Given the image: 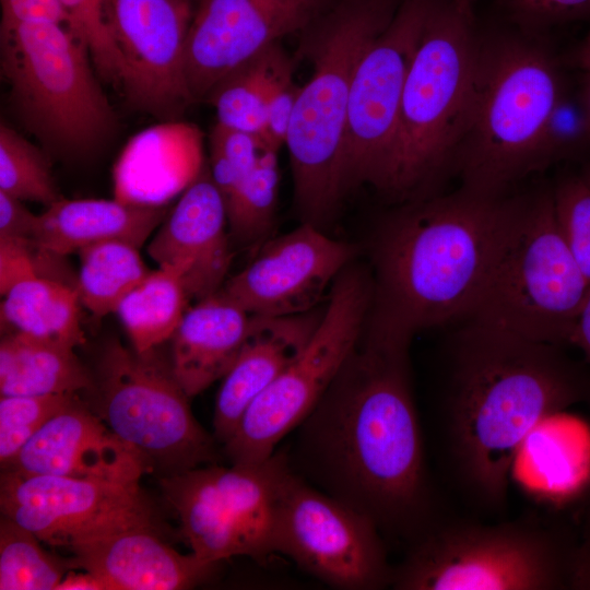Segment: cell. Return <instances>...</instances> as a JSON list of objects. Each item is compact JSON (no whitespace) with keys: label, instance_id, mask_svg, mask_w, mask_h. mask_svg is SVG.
Returning a JSON list of instances; mask_svg holds the SVG:
<instances>
[{"label":"cell","instance_id":"6da1fadb","mask_svg":"<svg viewBox=\"0 0 590 590\" xmlns=\"http://www.w3.org/2000/svg\"><path fill=\"white\" fill-rule=\"evenodd\" d=\"M366 330L298 425L299 458L322 492L415 542L438 522L410 382L413 334L373 315Z\"/></svg>","mask_w":590,"mask_h":590},{"label":"cell","instance_id":"7a4b0ae2","mask_svg":"<svg viewBox=\"0 0 590 590\" xmlns=\"http://www.w3.org/2000/svg\"><path fill=\"white\" fill-rule=\"evenodd\" d=\"M560 345L469 322L458 334L440 429L453 483L502 510L519 450L548 417L590 400V377Z\"/></svg>","mask_w":590,"mask_h":590},{"label":"cell","instance_id":"3957f363","mask_svg":"<svg viewBox=\"0 0 590 590\" xmlns=\"http://www.w3.org/2000/svg\"><path fill=\"white\" fill-rule=\"evenodd\" d=\"M516 199L462 187L414 201L385 225L376 251V317L410 333L469 318Z\"/></svg>","mask_w":590,"mask_h":590},{"label":"cell","instance_id":"277c9868","mask_svg":"<svg viewBox=\"0 0 590 590\" xmlns=\"http://www.w3.org/2000/svg\"><path fill=\"white\" fill-rule=\"evenodd\" d=\"M564 98L550 56L528 39L480 42L473 114L453 162L463 187L500 196L558 151L554 119Z\"/></svg>","mask_w":590,"mask_h":590},{"label":"cell","instance_id":"5b68a950","mask_svg":"<svg viewBox=\"0 0 590 590\" xmlns=\"http://www.w3.org/2000/svg\"><path fill=\"white\" fill-rule=\"evenodd\" d=\"M399 4L398 0H338L299 33L298 52L314 70L302 86L285 145L294 199L306 222L315 224L328 216L343 197L341 156L354 72Z\"/></svg>","mask_w":590,"mask_h":590},{"label":"cell","instance_id":"8992f818","mask_svg":"<svg viewBox=\"0 0 590 590\" xmlns=\"http://www.w3.org/2000/svg\"><path fill=\"white\" fill-rule=\"evenodd\" d=\"M480 40L473 16L432 0L401 99L384 193L416 194L452 163L473 114Z\"/></svg>","mask_w":590,"mask_h":590},{"label":"cell","instance_id":"52a82bcc","mask_svg":"<svg viewBox=\"0 0 590 590\" xmlns=\"http://www.w3.org/2000/svg\"><path fill=\"white\" fill-rule=\"evenodd\" d=\"M0 45L12 109L48 152L82 160L106 144L116 114L92 71L88 50L64 24L21 23L0 31Z\"/></svg>","mask_w":590,"mask_h":590},{"label":"cell","instance_id":"ba28073f","mask_svg":"<svg viewBox=\"0 0 590 590\" xmlns=\"http://www.w3.org/2000/svg\"><path fill=\"white\" fill-rule=\"evenodd\" d=\"M590 291L558 228L552 191L516 204L469 321L531 341L569 344Z\"/></svg>","mask_w":590,"mask_h":590},{"label":"cell","instance_id":"9c48e42d","mask_svg":"<svg viewBox=\"0 0 590 590\" xmlns=\"http://www.w3.org/2000/svg\"><path fill=\"white\" fill-rule=\"evenodd\" d=\"M574 548L539 524H436L392 570L399 590L569 588Z\"/></svg>","mask_w":590,"mask_h":590},{"label":"cell","instance_id":"30bf717a","mask_svg":"<svg viewBox=\"0 0 590 590\" xmlns=\"http://www.w3.org/2000/svg\"><path fill=\"white\" fill-rule=\"evenodd\" d=\"M92 390L94 412L131 447L148 471L163 476L215 463L214 436L194 418L170 359L109 340L101 351Z\"/></svg>","mask_w":590,"mask_h":590},{"label":"cell","instance_id":"8fae6325","mask_svg":"<svg viewBox=\"0 0 590 590\" xmlns=\"http://www.w3.org/2000/svg\"><path fill=\"white\" fill-rule=\"evenodd\" d=\"M374 292L362 271L341 272L306 347L249 404L223 445L231 463L267 460L276 451L278 444L308 416L362 337Z\"/></svg>","mask_w":590,"mask_h":590},{"label":"cell","instance_id":"7c38bea8","mask_svg":"<svg viewBox=\"0 0 590 590\" xmlns=\"http://www.w3.org/2000/svg\"><path fill=\"white\" fill-rule=\"evenodd\" d=\"M287 457L252 464L215 463L161 477L191 552L211 564L275 554V523Z\"/></svg>","mask_w":590,"mask_h":590},{"label":"cell","instance_id":"4fadbf2b","mask_svg":"<svg viewBox=\"0 0 590 590\" xmlns=\"http://www.w3.org/2000/svg\"><path fill=\"white\" fill-rule=\"evenodd\" d=\"M432 0H402L354 72L341 156V191L369 185L384 191L406 75Z\"/></svg>","mask_w":590,"mask_h":590},{"label":"cell","instance_id":"5bb4252c","mask_svg":"<svg viewBox=\"0 0 590 590\" xmlns=\"http://www.w3.org/2000/svg\"><path fill=\"white\" fill-rule=\"evenodd\" d=\"M335 588L391 585L382 534L365 515L312 486L292 469L281 486L275 554Z\"/></svg>","mask_w":590,"mask_h":590},{"label":"cell","instance_id":"9a60e30c","mask_svg":"<svg viewBox=\"0 0 590 590\" xmlns=\"http://www.w3.org/2000/svg\"><path fill=\"white\" fill-rule=\"evenodd\" d=\"M1 515L52 546L117 529L155 526L139 482H116L2 470Z\"/></svg>","mask_w":590,"mask_h":590},{"label":"cell","instance_id":"2e32d148","mask_svg":"<svg viewBox=\"0 0 590 590\" xmlns=\"http://www.w3.org/2000/svg\"><path fill=\"white\" fill-rule=\"evenodd\" d=\"M184 54L190 103L206 102L231 73L271 45L300 33L332 0H190Z\"/></svg>","mask_w":590,"mask_h":590},{"label":"cell","instance_id":"e0dca14e","mask_svg":"<svg viewBox=\"0 0 590 590\" xmlns=\"http://www.w3.org/2000/svg\"><path fill=\"white\" fill-rule=\"evenodd\" d=\"M190 0H107L106 20L125 76L121 88L135 109L177 118L191 103L184 80Z\"/></svg>","mask_w":590,"mask_h":590},{"label":"cell","instance_id":"ac0fdd59","mask_svg":"<svg viewBox=\"0 0 590 590\" xmlns=\"http://www.w3.org/2000/svg\"><path fill=\"white\" fill-rule=\"evenodd\" d=\"M354 255V248L305 222L267 241L221 287L250 316L282 317L315 309Z\"/></svg>","mask_w":590,"mask_h":590},{"label":"cell","instance_id":"d6986e66","mask_svg":"<svg viewBox=\"0 0 590 590\" xmlns=\"http://www.w3.org/2000/svg\"><path fill=\"white\" fill-rule=\"evenodd\" d=\"M2 470L116 482H139L141 457L75 398L28 440Z\"/></svg>","mask_w":590,"mask_h":590},{"label":"cell","instance_id":"ffe728a7","mask_svg":"<svg viewBox=\"0 0 590 590\" xmlns=\"http://www.w3.org/2000/svg\"><path fill=\"white\" fill-rule=\"evenodd\" d=\"M226 201L203 165L146 251L158 266H178L190 299L200 300L221 290L229 270Z\"/></svg>","mask_w":590,"mask_h":590},{"label":"cell","instance_id":"44dd1931","mask_svg":"<svg viewBox=\"0 0 590 590\" xmlns=\"http://www.w3.org/2000/svg\"><path fill=\"white\" fill-rule=\"evenodd\" d=\"M68 550L72 569L99 576L109 590H181L206 580L216 564L181 554L155 526H133L79 541Z\"/></svg>","mask_w":590,"mask_h":590},{"label":"cell","instance_id":"7402d4cb","mask_svg":"<svg viewBox=\"0 0 590 590\" xmlns=\"http://www.w3.org/2000/svg\"><path fill=\"white\" fill-rule=\"evenodd\" d=\"M323 310L291 316H251L250 331L223 376L213 416L214 437L225 444L249 404L303 352Z\"/></svg>","mask_w":590,"mask_h":590},{"label":"cell","instance_id":"603a6c76","mask_svg":"<svg viewBox=\"0 0 590 590\" xmlns=\"http://www.w3.org/2000/svg\"><path fill=\"white\" fill-rule=\"evenodd\" d=\"M250 326L251 316L221 291L187 309L169 341L173 373L189 398L223 378Z\"/></svg>","mask_w":590,"mask_h":590},{"label":"cell","instance_id":"cb8c5ba5","mask_svg":"<svg viewBox=\"0 0 590 590\" xmlns=\"http://www.w3.org/2000/svg\"><path fill=\"white\" fill-rule=\"evenodd\" d=\"M167 214L165 204L61 198L37 216L34 244L59 257L106 240H123L141 248Z\"/></svg>","mask_w":590,"mask_h":590},{"label":"cell","instance_id":"d4e9b609","mask_svg":"<svg viewBox=\"0 0 590 590\" xmlns=\"http://www.w3.org/2000/svg\"><path fill=\"white\" fill-rule=\"evenodd\" d=\"M93 384L74 347L23 332L1 338V396L76 394Z\"/></svg>","mask_w":590,"mask_h":590},{"label":"cell","instance_id":"484cf974","mask_svg":"<svg viewBox=\"0 0 590 590\" xmlns=\"http://www.w3.org/2000/svg\"><path fill=\"white\" fill-rule=\"evenodd\" d=\"M80 296L63 281L36 276L14 285L0 306L1 328L7 332L62 342L72 347L85 343L80 322Z\"/></svg>","mask_w":590,"mask_h":590},{"label":"cell","instance_id":"4316f807","mask_svg":"<svg viewBox=\"0 0 590 590\" xmlns=\"http://www.w3.org/2000/svg\"><path fill=\"white\" fill-rule=\"evenodd\" d=\"M182 275L178 266H158L118 306L115 314L135 351L158 347L173 337L190 300Z\"/></svg>","mask_w":590,"mask_h":590},{"label":"cell","instance_id":"83f0119b","mask_svg":"<svg viewBox=\"0 0 590 590\" xmlns=\"http://www.w3.org/2000/svg\"><path fill=\"white\" fill-rule=\"evenodd\" d=\"M139 249L123 240H106L79 250L75 287L81 304L93 315L115 314L123 298L151 273Z\"/></svg>","mask_w":590,"mask_h":590},{"label":"cell","instance_id":"f1b7e54d","mask_svg":"<svg viewBox=\"0 0 590 590\" xmlns=\"http://www.w3.org/2000/svg\"><path fill=\"white\" fill-rule=\"evenodd\" d=\"M282 48L280 42L271 45L213 90L206 103L215 108L216 123L262 139L267 90Z\"/></svg>","mask_w":590,"mask_h":590},{"label":"cell","instance_id":"f546056e","mask_svg":"<svg viewBox=\"0 0 590 590\" xmlns=\"http://www.w3.org/2000/svg\"><path fill=\"white\" fill-rule=\"evenodd\" d=\"M33 532L1 515V590H55L72 569L69 559L47 553Z\"/></svg>","mask_w":590,"mask_h":590},{"label":"cell","instance_id":"4dcf8cb0","mask_svg":"<svg viewBox=\"0 0 590 590\" xmlns=\"http://www.w3.org/2000/svg\"><path fill=\"white\" fill-rule=\"evenodd\" d=\"M278 152L264 150L226 201L231 234L240 244L259 240L272 226L279 189Z\"/></svg>","mask_w":590,"mask_h":590},{"label":"cell","instance_id":"1f68e13d","mask_svg":"<svg viewBox=\"0 0 590 590\" xmlns=\"http://www.w3.org/2000/svg\"><path fill=\"white\" fill-rule=\"evenodd\" d=\"M0 191L46 206L61 199L47 154L4 120L0 123Z\"/></svg>","mask_w":590,"mask_h":590},{"label":"cell","instance_id":"d6a6232c","mask_svg":"<svg viewBox=\"0 0 590 590\" xmlns=\"http://www.w3.org/2000/svg\"><path fill=\"white\" fill-rule=\"evenodd\" d=\"M107 0H59L67 27L86 47L98 75L121 87L125 64L108 30Z\"/></svg>","mask_w":590,"mask_h":590},{"label":"cell","instance_id":"836d02e7","mask_svg":"<svg viewBox=\"0 0 590 590\" xmlns=\"http://www.w3.org/2000/svg\"><path fill=\"white\" fill-rule=\"evenodd\" d=\"M76 394L1 396L0 462L8 467L28 440Z\"/></svg>","mask_w":590,"mask_h":590},{"label":"cell","instance_id":"e575fe53","mask_svg":"<svg viewBox=\"0 0 590 590\" xmlns=\"http://www.w3.org/2000/svg\"><path fill=\"white\" fill-rule=\"evenodd\" d=\"M269 146L252 133L216 123L210 134L209 170L225 201ZM272 149V148H270Z\"/></svg>","mask_w":590,"mask_h":590},{"label":"cell","instance_id":"d590c367","mask_svg":"<svg viewBox=\"0 0 590 590\" xmlns=\"http://www.w3.org/2000/svg\"><path fill=\"white\" fill-rule=\"evenodd\" d=\"M552 194L560 234L590 283V187L581 176L568 177Z\"/></svg>","mask_w":590,"mask_h":590},{"label":"cell","instance_id":"8d00e7d4","mask_svg":"<svg viewBox=\"0 0 590 590\" xmlns=\"http://www.w3.org/2000/svg\"><path fill=\"white\" fill-rule=\"evenodd\" d=\"M294 59L282 48L274 63L266 97L262 140L276 151L285 144L302 86L294 80Z\"/></svg>","mask_w":590,"mask_h":590},{"label":"cell","instance_id":"74e56055","mask_svg":"<svg viewBox=\"0 0 590 590\" xmlns=\"http://www.w3.org/2000/svg\"><path fill=\"white\" fill-rule=\"evenodd\" d=\"M522 32L540 33L552 26L590 21V0H497Z\"/></svg>","mask_w":590,"mask_h":590},{"label":"cell","instance_id":"f35d334b","mask_svg":"<svg viewBox=\"0 0 590 590\" xmlns=\"http://www.w3.org/2000/svg\"><path fill=\"white\" fill-rule=\"evenodd\" d=\"M34 241L0 237V292L4 296L14 285L40 276Z\"/></svg>","mask_w":590,"mask_h":590},{"label":"cell","instance_id":"ab89813d","mask_svg":"<svg viewBox=\"0 0 590 590\" xmlns=\"http://www.w3.org/2000/svg\"><path fill=\"white\" fill-rule=\"evenodd\" d=\"M33 21H51L67 26L59 0H1L0 31Z\"/></svg>","mask_w":590,"mask_h":590},{"label":"cell","instance_id":"60d3db41","mask_svg":"<svg viewBox=\"0 0 590 590\" xmlns=\"http://www.w3.org/2000/svg\"><path fill=\"white\" fill-rule=\"evenodd\" d=\"M23 201L0 191V237L34 241L36 214Z\"/></svg>","mask_w":590,"mask_h":590},{"label":"cell","instance_id":"b9f144b4","mask_svg":"<svg viewBox=\"0 0 590 590\" xmlns=\"http://www.w3.org/2000/svg\"><path fill=\"white\" fill-rule=\"evenodd\" d=\"M569 588L590 590V526L583 542L574 548Z\"/></svg>","mask_w":590,"mask_h":590},{"label":"cell","instance_id":"7bdbcfd3","mask_svg":"<svg viewBox=\"0 0 590 590\" xmlns=\"http://www.w3.org/2000/svg\"><path fill=\"white\" fill-rule=\"evenodd\" d=\"M55 590H109L108 585L96 574L69 570Z\"/></svg>","mask_w":590,"mask_h":590},{"label":"cell","instance_id":"ee69618b","mask_svg":"<svg viewBox=\"0 0 590 590\" xmlns=\"http://www.w3.org/2000/svg\"><path fill=\"white\" fill-rule=\"evenodd\" d=\"M569 344L580 349L590 363V291L576 319Z\"/></svg>","mask_w":590,"mask_h":590},{"label":"cell","instance_id":"f6af8a7d","mask_svg":"<svg viewBox=\"0 0 590 590\" xmlns=\"http://www.w3.org/2000/svg\"><path fill=\"white\" fill-rule=\"evenodd\" d=\"M578 102L581 108L585 126L590 141V73H585Z\"/></svg>","mask_w":590,"mask_h":590},{"label":"cell","instance_id":"bcb514c9","mask_svg":"<svg viewBox=\"0 0 590 590\" xmlns=\"http://www.w3.org/2000/svg\"><path fill=\"white\" fill-rule=\"evenodd\" d=\"M574 59L578 68L585 73H590V31L577 48Z\"/></svg>","mask_w":590,"mask_h":590},{"label":"cell","instance_id":"7dc6e473","mask_svg":"<svg viewBox=\"0 0 590 590\" xmlns=\"http://www.w3.org/2000/svg\"><path fill=\"white\" fill-rule=\"evenodd\" d=\"M456 5L465 14L473 16L472 14V8H471V0H453Z\"/></svg>","mask_w":590,"mask_h":590},{"label":"cell","instance_id":"c3c4849f","mask_svg":"<svg viewBox=\"0 0 590 590\" xmlns=\"http://www.w3.org/2000/svg\"><path fill=\"white\" fill-rule=\"evenodd\" d=\"M580 176L590 187V164L585 168L583 173Z\"/></svg>","mask_w":590,"mask_h":590}]
</instances>
